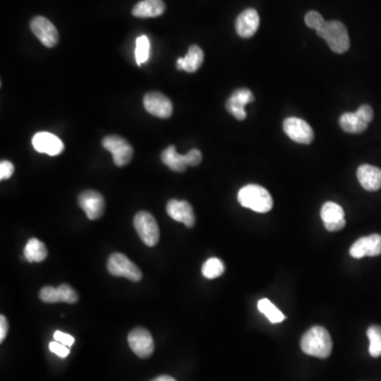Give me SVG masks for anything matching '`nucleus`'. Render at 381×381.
<instances>
[{"label":"nucleus","instance_id":"1","mask_svg":"<svg viewBox=\"0 0 381 381\" xmlns=\"http://www.w3.org/2000/svg\"><path fill=\"white\" fill-rule=\"evenodd\" d=\"M301 349L306 355L326 359L333 351V340L322 326H314L301 339Z\"/></svg>","mask_w":381,"mask_h":381},{"label":"nucleus","instance_id":"2","mask_svg":"<svg viewBox=\"0 0 381 381\" xmlns=\"http://www.w3.org/2000/svg\"><path fill=\"white\" fill-rule=\"evenodd\" d=\"M238 203L244 208L257 213H267L273 209V199L270 193L257 185H248L240 189Z\"/></svg>","mask_w":381,"mask_h":381},{"label":"nucleus","instance_id":"3","mask_svg":"<svg viewBox=\"0 0 381 381\" xmlns=\"http://www.w3.org/2000/svg\"><path fill=\"white\" fill-rule=\"evenodd\" d=\"M316 34L326 41L336 54H345L349 48V36L347 27L338 21H325Z\"/></svg>","mask_w":381,"mask_h":381},{"label":"nucleus","instance_id":"4","mask_svg":"<svg viewBox=\"0 0 381 381\" xmlns=\"http://www.w3.org/2000/svg\"><path fill=\"white\" fill-rule=\"evenodd\" d=\"M161 160L172 171L183 173L187 167H197L200 164L203 155L198 150H189L187 155H181L178 154L175 146H170L162 152Z\"/></svg>","mask_w":381,"mask_h":381},{"label":"nucleus","instance_id":"5","mask_svg":"<svg viewBox=\"0 0 381 381\" xmlns=\"http://www.w3.org/2000/svg\"><path fill=\"white\" fill-rule=\"evenodd\" d=\"M134 227L139 238L148 247H154L159 242L160 231L155 218L150 213L141 211L134 218Z\"/></svg>","mask_w":381,"mask_h":381},{"label":"nucleus","instance_id":"6","mask_svg":"<svg viewBox=\"0 0 381 381\" xmlns=\"http://www.w3.org/2000/svg\"><path fill=\"white\" fill-rule=\"evenodd\" d=\"M107 269L111 275L125 277L132 282H139L142 279L141 270L122 253L111 254L107 261Z\"/></svg>","mask_w":381,"mask_h":381},{"label":"nucleus","instance_id":"7","mask_svg":"<svg viewBox=\"0 0 381 381\" xmlns=\"http://www.w3.org/2000/svg\"><path fill=\"white\" fill-rule=\"evenodd\" d=\"M103 146L105 150L111 152L113 163L116 164L117 167H124L130 163L134 155V148L128 141L116 135L105 137L103 139Z\"/></svg>","mask_w":381,"mask_h":381},{"label":"nucleus","instance_id":"8","mask_svg":"<svg viewBox=\"0 0 381 381\" xmlns=\"http://www.w3.org/2000/svg\"><path fill=\"white\" fill-rule=\"evenodd\" d=\"M283 130L297 143L310 144L314 138L312 126L306 121L296 117L287 118L283 123Z\"/></svg>","mask_w":381,"mask_h":381},{"label":"nucleus","instance_id":"9","mask_svg":"<svg viewBox=\"0 0 381 381\" xmlns=\"http://www.w3.org/2000/svg\"><path fill=\"white\" fill-rule=\"evenodd\" d=\"M128 345L132 351L140 358H148L154 353L155 345L148 330L144 328H135L128 335Z\"/></svg>","mask_w":381,"mask_h":381},{"label":"nucleus","instance_id":"10","mask_svg":"<svg viewBox=\"0 0 381 381\" xmlns=\"http://www.w3.org/2000/svg\"><path fill=\"white\" fill-rule=\"evenodd\" d=\"M143 105L148 113L157 118L168 119L173 113V104L171 100L158 91H152L146 95Z\"/></svg>","mask_w":381,"mask_h":381},{"label":"nucleus","instance_id":"11","mask_svg":"<svg viewBox=\"0 0 381 381\" xmlns=\"http://www.w3.org/2000/svg\"><path fill=\"white\" fill-rule=\"evenodd\" d=\"M30 28L33 34L48 48L56 46L58 43V32L56 25L46 17L36 16L31 21Z\"/></svg>","mask_w":381,"mask_h":381},{"label":"nucleus","instance_id":"12","mask_svg":"<svg viewBox=\"0 0 381 381\" xmlns=\"http://www.w3.org/2000/svg\"><path fill=\"white\" fill-rule=\"evenodd\" d=\"M79 206L89 220H99L102 215L104 214V197L93 189L84 191L79 196Z\"/></svg>","mask_w":381,"mask_h":381},{"label":"nucleus","instance_id":"13","mask_svg":"<svg viewBox=\"0 0 381 381\" xmlns=\"http://www.w3.org/2000/svg\"><path fill=\"white\" fill-rule=\"evenodd\" d=\"M321 218L326 230L330 232H337L345 228V210L338 203L328 201L321 209Z\"/></svg>","mask_w":381,"mask_h":381},{"label":"nucleus","instance_id":"14","mask_svg":"<svg viewBox=\"0 0 381 381\" xmlns=\"http://www.w3.org/2000/svg\"><path fill=\"white\" fill-rule=\"evenodd\" d=\"M349 254L354 259L365 257H378L381 254V235L372 234L359 238L349 249Z\"/></svg>","mask_w":381,"mask_h":381},{"label":"nucleus","instance_id":"15","mask_svg":"<svg viewBox=\"0 0 381 381\" xmlns=\"http://www.w3.org/2000/svg\"><path fill=\"white\" fill-rule=\"evenodd\" d=\"M35 150L49 156H58L65 150V146L58 137L51 132H37L32 139Z\"/></svg>","mask_w":381,"mask_h":381},{"label":"nucleus","instance_id":"16","mask_svg":"<svg viewBox=\"0 0 381 381\" xmlns=\"http://www.w3.org/2000/svg\"><path fill=\"white\" fill-rule=\"evenodd\" d=\"M253 101L254 97L251 91L246 88H240V89L233 91L231 97H229L226 103V108L234 118L243 121L247 117L245 111L246 105L250 104Z\"/></svg>","mask_w":381,"mask_h":381},{"label":"nucleus","instance_id":"17","mask_svg":"<svg viewBox=\"0 0 381 381\" xmlns=\"http://www.w3.org/2000/svg\"><path fill=\"white\" fill-rule=\"evenodd\" d=\"M167 212L170 218L178 222H183L187 228L195 224V214L192 206L185 200L172 199L168 203Z\"/></svg>","mask_w":381,"mask_h":381},{"label":"nucleus","instance_id":"18","mask_svg":"<svg viewBox=\"0 0 381 381\" xmlns=\"http://www.w3.org/2000/svg\"><path fill=\"white\" fill-rule=\"evenodd\" d=\"M259 27V16L257 10L247 9L242 12L236 19L235 29L238 34L249 38L257 33Z\"/></svg>","mask_w":381,"mask_h":381},{"label":"nucleus","instance_id":"19","mask_svg":"<svg viewBox=\"0 0 381 381\" xmlns=\"http://www.w3.org/2000/svg\"><path fill=\"white\" fill-rule=\"evenodd\" d=\"M357 178L363 189L375 192L381 189V169L370 164H363L357 171Z\"/></svg>","mask_w":381,"mask_h":381},{"label":"nucleus","instance_id":"20","mask_svg":"<svg viewBox=\"0 0 381 381\" xmlns=\"http://www.w3.org/2000/svg\"><path fill=\"white\" fill-rule=\"evenodd\" d=\"M203 62V51L200 47L193 45L189 47L187 56L185 58H178L176 67L179 70L193 73L201 67Z\"/></svg>","mask_w":381,"mask_h":381},{"label":"nucleus","instance_id":"21","mask_svg":"<svg viewBox=\"0 0 381 381\" xmlns=\"http://www.w3.org/2000/svg\"><path fill=\"white\" fill-rule=\"evenodd\" d=\"M164 11L165 3H163V0H142L135 5L132 13L134 16L148 19L160 16L163 14Z\"/></svg>","mask_w":381,"mask_h":381},{"label":"nucleus","instance_id":"22","mask_svg":"<svg viewBox=\"0 0 381 381\" xmlns=\"http://www.w3.org/2000/svg\"><path fill=\"white\" fill-rule=\"evenodd\" d=\"M339 124L345 132L360 134L367 130L369 123L356 111V113H343L340 117Z\"/></svg>","mask_w":381,"mask_h":381},{"label":"nucleus","instance_id":"23","mask_svg":"<svg viewBox=\"0 0 381 381\" xmlns=\"http://www.w3.org/2000/svg\"><path fill=\"white\" fill-rule=\"evenodd\" d=\"M48 257V250L43 242L37 238H30L23 250V257L29 263H41Z\"/></svg>","mask_w":381,"mask_h":381},{"label":"nucleus","instance_id":"24","mask_svg":"<svg viewBox=\"0 0 381 381\" xmlns=\"http://www.w3.org/2000/svg\"><path fill=\"white\" fill-rule=\"evenodd\" d=\"M257 308L273 324L281 323L285 320L283 312L268 299H262L259 301Z\"/></svg>","mask_w":381,"mask_h":381},{"label":"nucleus","instance_id":"25","mask_svg":"<svg viewBox=\"0 0 381 381\" xmlns=\"http://www.w3.org/2000/svg\"><path fill=\"white\" fill-rule=\"evenodd\" d=\"M203 275L207 279H213L220 277L224 273V265L220 259L212 257L205 262L201 268Z\"/></svg>","mask_w":381,"mask_h":381},{"label":"nucleus","instance_id":"26","mask_svg":"<svg viewBox=\"0 0 381 381\" xmlns=\"http://www.w3.org/2000/svg\"><path fill=\"white\" fill-rule=\"evenodd\" d=\"M367 338L370 340L369 351L373 358H378L381 356V326L372 325L367 332Z\"/></svg>","mask_w":381,"mask_h":381},{"label":"nucleus","instance_id":"27","mask_svg":"<svg viewBox=\"0 0 381 381\" xmlns=\"http://www.w3.org/2000/svg\"><path fill=\"white\" fill-rule=\"evenodd\" d=\"M150 40L146 35L138 37L136 42V60L138 66L142 65L143 62L150 58Z\"/></svg>","mask_w":381,"mask_h":381},{"label":"nucleus","instance_id":"28","mask_svg":"<svg viewBox=\"0 0 381 381\" xmlns=\"http://www.w3.org/2000/svg\"><path fill=\"white\" fill-rule=\"evenodd\" d=\"M56 303L65 302L68 304H74L79 300V296L71 286L62 284L56 290Z\"/></svg>","mask_w":381,"mask_h":381},{"label":"nucleus","instance_id":"29","mask_svg":"<svg viewBox=\"0 0 381 381\" xmlns=\"http://www.w3.org/2000/svg\"><path fill=\"white\" fill-rule=\"evenodd\" d=\"M305 23H306V25H308L310 28L316 31L318 29L321 28L322 25L325 23V21H324L323 16L320 14L319 12L310 11L308 12L306 16H305Z\"/></svg>","mask_w":381,"mask_h":381},{"label":"nucleus","instance_id":"30","mask_svg":"<svg viewBox=\"0 0 381 381\" xmlns=\"http://www.w3.org/2000/svg\"><path fill=\"white\" fill-rule=\"evenodd\" d=\"M49 349H50L52 353L58 355L60 358H66L68 355H69L70 349L69 347H66V345H62L60 342L54 341L50 342L49 345Z\"/></svg>","mask_w":381,"mask_h":381},{"label":"nucleus","instance_id":"31","mask_svg":"<svg viewBox=\"0 0 381 381\" xmlns=\"http://www.w3.org/2000/svg\"><path fill=\"white\" fill-rule=\"evenodd\" d=\"M14 174V165L8 160H3L0 163V179L7 181Z\"/></svg>","mask_w":381,"mask_h":381},{"label":"nucleus","instance_id":"32","mask_svg":"<svg viewBox=\"0 0 381 381\" xmlns=\"http://www.w3.org/2000/svg\"><path fill=\"white\" fill-rule=\"evenodd\" d=\"M54 340L68 347H72L74 343V338L72 336L62 333L60 330H56V333H54Z\"/></svg>","mask_w":381,"mask_h":381},{"label":"nucleus","instance_id":"33","mask_svg":"<svg viewBox=\"0 0 381 381\" xmlns=\"http://www.w3.org/2000/svg\"><path fill=\"white\" fill-rule=\"evenodd\" d=\"M357 113L367 121V123H370L373 120V117H374V111H373L372 107L370 105H362V106L359 107Z\"/></svg>","mask_w":381,"mask_h":381},{"label":"nucleus","instance_id":"34","mask_svg":"<svg viewBox=\"0 0 381 381\" xmlns=\"http://www.w3.org/2000/svg\"><path fill=\"white\" fill-rule=\"evenodd\" d=\"M8 330H9V324H8L7 318L1 314L0 316V342H3L7 337Z\"/></svg>","mask_w":381,"mask_h":381},{"label":"nucleus","instance_id":"35","mask_svg":"<svg viewBox=\"0 0 381 381\" xmlns=\"http://www.w3.org/2000/svg\"><path fill=\"white\" fill-rule=\"evenodd\" d=\"M152 381H176L173 377L168 376V375H162V376L157 377V378L152 379Z\"/></svg>","mask_w":381,"mask_h":381}]
</instances>
